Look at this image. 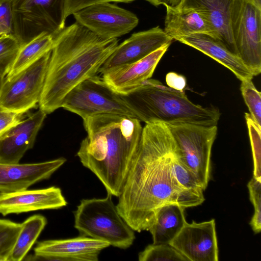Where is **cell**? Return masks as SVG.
<instances>
[{"label": "cell", "mask_w": 261, "mask_h": 261, "mask_svg": "<svg viewBox=\"0 0 261 261\" xmlns=\"http://www.w3.org/2000/svg\"><path fill=\"white\" fill-rule=\"evenodd\" d=\"M232 2L233 0H181L176 8L192 9L202 14L212 28L215 39L238 56L230 26Z\"/></svg>", "instance_id": "obj_19"}, {"label": "cell", "mask_w": 261, "mask_h": 261, "mask_svg": "<svg viewBox=\"0 0 261 261\" xmlns=\"http://www.w3.org/2000/svg\"><path fill=\"white\" fill-rule=\"evenodd\" d=\"M166 83L170 88L182 91L186 85L185 77L175 72H169L166 76Z\"/></svg>", "instance_id": "obj_35"}, {"label": "cell", "mask_w": 261, "mask_h": 261, "mask_svg": "<svg viewBox=\"0 0 261 261\" xmlns=\"http://www.w3.org/2000/svg\"><path fill=\"white\" fill-rule=\"evenodd\" d=\"M185 208L176 204H168L159 208L155 221L150 227L153 244H169L187 223Z\"/></svg>", "instance_id": "obj_22"}, {"label": "cell", "mask_w": 261, "mask_h": 261, "mask_svg": "<svg viewBox=\"0 0 261 261\" xmlns=\"http://www.w3.org/2000/svg\"><path fill=\"white\" fill-rule=\"evenodd\" d=\"M168 126L178 147L179 160L205 190L211 179V153L217 134V125L187 123Z\"/></svg>", "instance_id": "obj_8"}, {"label": "cell", "mask_w": 261, "mask_h": 261, "mask_svg": "<svg viewBox=\"0 0 261 261\" xmlns=\"http://www.w3.org/2000/svg\"><path fill=\"white\" fill-rule=\"evenodd\" d=\"M120 95L136 118L145 123L214 125H217L221 116L218 109L196 105L184 90L166 86L156 80L149 79L130 92Z\"/></svg>", "instance_id": "obj_4"}, {"label": "cell", "mask_w": 261, "mask_h": 261, "mask_svg": "<svg viewBox=\"0 0 261 261\" xmlns=\"http://www.w3.org/2000/svg\"><path fill=\"white\" fill-rule=\"evenodd\" d=\"M47 114L40 109L18 121L0 136V163H19L34 144Z\"/></svg>", "instance_id": "obj_15"}, {"label": "cell", "mask_w": 261, "mask_h": 261, "mask_svg": "<svg viewBox=\"0 0 261 261\" xmlns=\"http://www.w3.org/2000/svg\"><path fill=\"white\" fill-rule=\"evenodd\" d=\"M248 129L254 164V177L260 178V134L261 126L252 118L249 113H245Z\"/></svg>", "instance_id": "obj_30"}, {"label": "cell", "mask_w": 261, "mask_h": 261, "mask_svg": "<svg viewBox=\"0 0 261 261\" xmlns=\"http://www.w3.org/2000/svg\"><path fill=\"white\" fill-rule=\"evenodd\" d=\"M67 204L61 190L54 186L0 193V214L4 216L38 210L59 209Z\"/></svg>", "instance_id": "obj_16"}, {"label": "cell", "mask_w": 261, "mask_h": 261, "mask_svg": "<svg viewBox=\"0 0 261 261\" xmlns=\"http://www.w3.org/2000/svg\"><path fill=\"white\" fill-rule=\"evenodd\" d=\"M230 26L238 56L256 76L261 72V9L249 0H233Z\"/></svg>", "instance_id": "obj_9"}, {"label": "cell", "mask_w": 261, "mask_h": 261, "mask_svg": "<svg viewBox=\"0 0 261 261\" xmlns=\"http://www.w3.org/2000/svg\"><path fill=\"white\" fill-rule=\"evenodd\" d=\"M240 90L249 114L261 126V93L255 88L252 80L242 81Z\"/></svg>", "instance_id": "obj_28"}, {"label": "cell", "mask_w": 261, "mask_h": 261, "mask_svg": "<svg viewBox=\"0 0 261 261\" xmlns=\"http://www.w3.org/2000/svg\"><path fill=\"white\" fill-rule=\"evenodd\" d=\"M72 15L76 22L104 39L125 35L139 22L136 14L110 3L93 4Z\"/></svg>", "instance_id": "obj_11"}, {"label": "cell", "mask_w": 261, "mask_h": 261, "mask_svg": "<svg viewBox=\"0 0 261 261\" xmlns=\"http://www.w3.org/2000/svg\"><path fill=\"white\" fill-rule=\"evenodd\" d=\"M179 156V151L173 158L171 167L174 177L180 189H202L204 190L198 179L180 161Z\"/></svg>", "instance_id": "obj_29"}, {"label": "cell", "mask_w": 261, "mask_h": 261, "mask_svg": "<svg viewBox=\"0 0 261 261\" xmlns=\"http://www.w3.org/2000/svg\"><path fill=\"white\" fill-rule=\"evenodd\" d=\"M24 114L11 111L0 107V136L11 126L22 120Z\"/></svg>", "instance_id": "obj_33"}, {"label": "cell", "mask_w": 261, "mask_h": 261, "mask_svg": "<svg viewBox=\"0 0 261 261\" xmlns=\"http://www.w3.org/2000/svg\"><path fill=\"white\" fill-rule=\"evenodd\" d=\"M21 223L0 219V261H9Z\"/></svg>", "instance_id": "obj_27"}, {"label": "cell", "mask_w": 261, "mask_h": 261, "mask_svg": "<svg viewBox=\"0 0 261 261\" xmlns=\"http://www.w3.org/2000/svg\"><path fill=\"white\" fill-rule=\"evenodd\" d=\"M178 152L167 124L145 123L116 205L121 216L134 231L148 230L160 207L176 204L180 188L174 177L171 162Z\"/></svg>", "instance_id": "obj_1"}, {"label": "cell", "mask_w": 261, "mask_h": 261, "mask_svg": "<svg viewBox=\"0 0 261 261\" xmlns=\"http://www.w3.org/2000/svg\"><path fill=\"white\" fill-rule=\"evenodd\" d=\"M5 77L0 76V90L1 89V87L2 86V85L3 84V82L4 81Z\"/></svg>", "instance_id": "obj_39"}, {"label": "cell", "mask_w": 261, "mask_h": 261, "mask_svg": "<svg viewBox=\"0 0 261 261\" xmlns=\"http://www.w3.org/2000/svg\"><path fill=\"white\" fill-rule=\"evenodd\" d=\"M106 242L81 236L76 238L38 242L34 254L28 260L97 261L101 251L109 247Z\"/></svg>", "instance_id": "obj_12"}, {"label": "cell", "mask_w": 261, "mask_h": 261, "mask_svg": "<svg viewBox=\"0 0 261 261\" xmlns=\"http://www.w3.org/2000/svg\"><path fill=\"white\" fill-rule=\"evenodd\" d=\"M54 37L42 32L30 41L22 44L14 64L5 79H9L30 65L46 53L52 50Z\"/></svg>", "instance_id": "obj_23"}, {"label": "cell", "mask_w": 261, "mask_h": 261, "mask_svg": "<svg viewBox=\"0 0 261 261\" xmlns=\"http://www.w3.org/2000/svg\"><path fill=\"white\" fill-rule=\"evenodd\" d=\"M104 198L82 199L74 212V227L82 236L126 249L135 239L134 230L119 213L107 193Z\"/></svg>", "instance_id": "obj_5"}, {"label": "cell", "mask_w": 261, "mask_h": 261, "mask_svg": "<svg viewBox=\"0 0 261 261\" xmlns=\"http://www.w3.org/2000/svg\"><path fill=\"white\" fill-rule=\"evenodd\" d=\"M83 120L87 137L76 155L100 180L107 193L119 197L140 142L137 118L102 114Z\"/></svg>", "instance_id": "obj_3"}, {"label": "cell", "mask_w": 261, "mask_h": 261, "mask_svg": "<svg viewBox=\"0 0 261 261\" xmlns=\"http://www.w3.org/2000/svg\"><path fill=\"white\" fill-rule=\"evenodd\" d=\"M80 116L83 120L102 114L136 118L121 97L97 75L87 79L73 88L65 96L62 107Z\"/></svg>", "instance_id": "obj_7"}, {"label": "cell", "mask_w": 261, "mask_h": 261, "mask_svg": "<svg viewBox=\"0 0 261 261\" xmlns=\"http://www.w3.org/2000/svg\"><path fill=\"white\" fill-rule=\"evenodd\" d=\"M51 50L9 79H5L0 90V107L25 113L39 103Z\"/></svg>", "instance_id": "obj_10"}, {"label": "cell", "mask_w": 261, "mask_h": 261, "mask_svg": "<svg viewBox=\"0 0 261 261\" xmlns=\"http://www.w3.org/2000/svg\"><path fill=\"white\" fill-rule=\"evenodd\" d=\"M118 45L102 39L77 22L54 37L39 109L46 114L61 108L66 95L84 80L97 75Z\"/></svg>", "instance_id": "obj_2"}, {"label": "cell", "mask_w": 261, "mask_h": 261, "mask_svg": "<svg viewBox=\"0 0 261 261\" xmlns=\"http://www.w3.org/2000/svg\"><path fill=\"white\" fill-rule=\"evenodd\" d=\"M173 39L159 26L133 34L118 45L100 67L101 74L145 57Z\"/></svg>", "instance_id": "obj_14"}, {"label": "cell", "mask_w": 261, "mask_h": 261, "mask_svg": "<svg viewBox=\"0 0 261 261\" xmlns=\"http://www.w3.org/2000/svg\"><path fill=\"white\" fill-rule=\"evenodd\" d=\"M140 261H188V259L169 244L148 245L139 254Z\"/></svg>", "instance_id": "obj_25"}, {"label": "cell", "mask_w": 261, "mask_h": 261, "mask_svg": "<svg viewBox=\"0 0 261 261\" xmlns=\"http://www.w3.org/2000/svg\"><path fill=\"white\" fill-rule=\"evenodd\" d=\"M13 34L22 44L42 32L55 37L65 27V0H11Z\"/></svg>", "instance_id": "obj_6"}, {"label": "cell", "mask_w": 261, "mask_h": 261, "mask_svg": "<svg viewBox=\"0 0 261 261\" xmlns=\"http://www.w3.org/2000/svg\"><path fill=\"white\" fill-rule=\"evenodd\" d=\"M136 0H65L64 17L65 19L71 14L88 6L101 3H129ZM151 5L158 7L163 4L162 0H145Z\"/></svg>", "instance_id": "obj_32"}, {"label": "cell", "mask_w": 261, "mask_h": 261, "mask_svg": "<svg viewBox=\"0 0 261 261\" xmlns=\"http://www.w3.org/2000/svg\"><path fill=\"white\" fill-rule=\"evenodd\" d=\"M258 8L261 9V0H249Z\"/></svg>", "instance_id": "obj_38"}, {"label": "cell", "mask_w": 261, "mask_h": 261, "mask_svg": "<svg viewBox=\"0 0 261 261\" xmlns=\"http://www.w3.org/2000/svg\"><path fill=\"white\" fill-rule=\"evenodd\" d=\"M66 162L65 158H60L36 163H0V193L27 189L49 178Z\"/></svg>", "instance_id": "obj_17"}, {"label": "cell", "mask_w": 261, "mask_h": 261, "mask_svg": "<svg viewBox=\"0 0 261 261\" xmlns=\"http://www.w3.org/2000/svg\"><path fill=\"white\" fill-rule=\"evenodd\" d=\"M170 44L163 45L138 61L104 73L102 78L117 93H127L151 78Z\"/></svg>", "instance_id": "obj_18"}, {"label": "cell", "mask_w": 261, "mask_h": 261, "mask_svg": "<svg viewBox=\"0 0 261 261\" xmlns=\"http://www.w3.org/2000/svg\"><path fill=\"white\" fill-rule=\"evenodd\" d=\"M10 34L7 30L0 24V37L4 35Z\"/></svg>", "instance_id": "obj_37"}, {"label": "cell", "mask_w": 261, "mask_h": 261, "mask_svg": "<svg viewBox=\"0 0 261 261\" xmlns=\"http://www.w3.org/2000/svg\"><path fill=\"white\" fill-rule=\"evenodd\" d=\"M47 224L46 218L34 215L21 223V228L9 261L23 260Z\"/></svg>", "instance_id": "obj_24"}, {"label": "cell", "mask_w": 261, "mask_h": 261, "mask_svg": "<svg viewBox=\"0 0 261 261\" xmlns=\"http://www.w3.org/2000/svg\"><path fill=\"white\" fill-rule=\"evenodd\" d=\"M260 178L253 177L248 184L250 199L254 208V213L250 222L254 232L261 230V182Z\"/></svg>", "instance_id": "obj_31"}, {"label": "cell", "mask_w": 261, "mask_h": 261, "mask_svg": "<svg viewBox=\"0 0 261 261\" xmlns=\"http://www.w3.org/2000/svg\"><path fill=\"white\" fill-rule=\"evenodd\" d=\"M21 45L13 34L0 37V76L5 77L9 73Z\"/></svg>", "instance_id": "obj_26"}, {"label": "cell", "mask_w": 261, "mask_h": 261, "mask_svg": "<svg viewBox=\"0 0 261 261\" xmlns=\"http://www.w3.org/2000/svg\"><path fill=\"white\" fill-rule=\"evenodd\" d=\"M181 0H162L163 4H166L172 7H177Z\"/></svg>", "instance_id": "obj_36"}, {"label": "cell", "mask_w": 261, "mask_h": 261, "mask_svg": "<svg viewBox=\"0 0 261 261\" xmlns=\"http://www.w3.org/2000/svg\"><path fill=\"white\" fill-rule=\"evenodd\" d=\"M176 40L210 57L229 69L241 81L252 80L254 76L237 55L210 36L194 34L179 38Z\"/></svg>", "instance_id": "obj_20"}, {"label": "cell", "mask_w": 261, "mask_h": 261, "mask_svg": "<svg viewBox=\"0 0 261 261\" xmlns=\"http://www.w3.org/2000/svg\"><path fill=\"white\" fill-rule=\"evenodd\" d=\"M0 24L13 33V13L11 0H0Z\"/></svg>", "instance_id": "obj_34"}, {"label": "cell", "mask_w": 261, "mask_h": 261, "mask_svg": "<svg viewBox=\"0 0 261 261\" xmlns=\"http://www.w3.org/2000/svg\"><path fill=\"white\" fill-rule=\"evenodd\" d=\"M169 244L188 261H218V245L214 219L187 223Z\"/></svg>", "instance_id": "obj_13"}, {"label": "cell", "mask_w": 261, "mask_h": 261, "mask_svg": "<svg viewBox=\"0 0 261 261\" xmlns=\"http://www.w3.org/2000/svg\"><path fill=\"white\" fill-rule=\"evenodd\" d=\"M163 5L166 9L164 31L173 40L194 34H206L215 39L210 23L199 12L192 9Z\"/></svg>", "instance_id": "obj_21"}]
</instances>
